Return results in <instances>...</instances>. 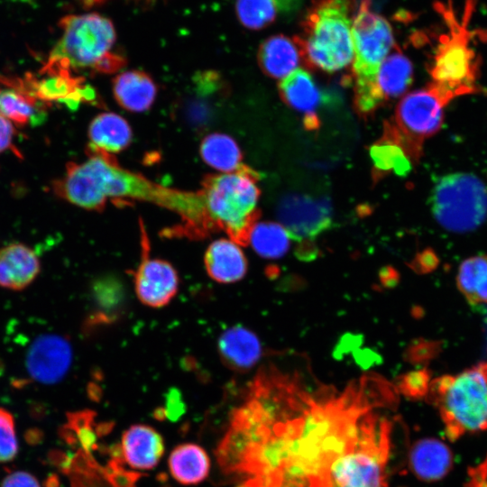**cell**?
I'll use <instances>...</instances> for the list:
<instances>
[{"mask_svg":"<svg viewBox=\"0 0 487 487\" xmlns=\"http://www.w3.org/2000/svg\"><path fill=\"white\" fill-rule=\"evenodd\" d=\"M446 105L430 86L407 94L393 118L385 123L381 138L400 146L410 161H417L424 140L440 129Z\"/></svg>","mask_w":487,"mask_h":487,"instance_id":"10","label":"cell"},{"mask_svg":"<svg viewBox=\"0 0 487 487\" xmlns=\"http://www.w3.org/2000/svg\"><path fill=\"white\" fill-rule=\"evenodd\" d=\"M303 61L300 48L293 38L272 35L263 41L258 51V63L269 77L284 78Z\"/></svg>","mask_w":487,"mask_h":487,"instance_id":"21","label":"cell"},{"mask_svg":"<svg viewBox=\"0 0 487 487\" xmlns=\"http://www.w3.org/2000/svg\"><path fill=\"white\" fill-rule=\"evenodd\" d=\"M249 243L260 256L276 259L288 251L289 235L280 224L259 222L252 229Z\"/></svg>","mask_w":487,"mask_h":487,"instance_id":"30","label":"cell"},{"mask_svg":"<svg viewBox=\"0 0 487 487\" xmlns=\"http://www.w3.org/2000/svg\"><path fill=\"white\" fill-rule=\"evenodd\" d=\"M472 4L469 0L462 23L457 22L452 10L438 4L449 32L440 37L436 46L429 69L432 77L429 86L446 104L455 97L477 91L478 60L471 46V32L466 22L470 18Z\"/></svg>","mask_w":487,"mask_h":487,"instance_id":"7","label":"cell"},{"mask_svg":"<svg viewBox=\"0 0 487 487\" xmlns=\"http://www.w3.org/2000/svg\"><path fill=\"white\" fill-rule=\"evenodd\" d=\"M391 423L372 410L361 419L357 438L333 465L330 487H387Z\"/></svg>","mask_w":487,"mask_h":487,"instance_id":"6","label":"cell"},{"mask_svg":"<svg viewBox=\"0 0 487 487\" xmlns=\"http://www.w3.org/2000/svg\"><path fill=\"white\" fill-rule=\"evenodd\" d=\"M430 201L435 219L454 233L473 231L487 217V187L472 174L453 173L440 178Z\"/></svg>","mask_w":487,"mask_h":487,"instance_id":"9","label":"cell"},{"mask_svg":"<svg viewBox=\"0 0 487 487\" xmlns=\"http://www.w3.org/2000/svg\"><path fill=\"white\" fill-rule=\"evenodd\" d=\"M377 171L386 172L394 170L398 173H405L410 169V161L402 149L392 142L381 138L371 150Z\"/></svg>","mask_w":487,"mask_h":487,"instance_id":"31","label":"cell"},{"mask_svg":"<svg viewBox=\"0 0 487 487\" xmlns=\"http://www.w3.org/2000/svg\"><path fill=\"white\" fill-rule=\"evenodd\" d=\"M454 455L447 445L437 438L418 440L409 452V466L419 480L435 482L443 479L452 469Z\"/></svg>","mask_w":487,"mask_h":487,"instance_id":"17","label":"cell"},{"mask_svg":"<svg viewBox=\"0 0 487 487\" xmlns=\"http://www.w3.org/2000/svg\"><path fill=\"white\" fill-rule=\"evenodd\" d=\"M428 386V377L425 372H413L404 376L400 389L407 396L419 398L427 393Z\"/></svg>","mask_w":487,"mask_h":487,"instance_id":"33","label":"cell"},{"mask_svg":"<svg viewBox=\"0 0 487 487\" xmlns=\"http://www.w3.org/2000/svg\"><path fill=\"white\" fill-rule=\"evenodd\" d=\"M41 272L37 253L29 245L11 243L0 248V287L19 291L30 286Z\"/></svg>","mask_w":487,"mask_h":487,"instance_id":"14","label":"cell"},{"mask_svg":"<svg viewBox=\"0 0 487 487\" xmlns=\"http://www.w3.org/2000/svg\"><path fill=\"white\" fill-rule=\"evenodd\" d=\"M0 487H41L37 479L26 472H14L8 474Z\"/></svg>","mask_w":487,"mask_h":487,"instance_id":"35","label":"cell"},{"mask_svg":"<svg viewBox=\"0 0 487 487\" xmlns=\"http://www.w3.org/2000/svg\"><path fill=\"white\" fill-rule=\"evenodd\" d=\"M202 160L211 168L230 173L243 164V153L236 142L225 133H214L207 135L199 148Z\"/></svg>","mask_w":487,"mask_h":487,"instance_id":"28","label":"cell"},{"mask_svg":"<svg viewBox=\"0 0 487 487\" xmlns=\"http://www.w3.org/2000/svg\"><path fill=\"white\" fill-rule=\"evenodd\" d=\"M142 257L135 271L133 282L139 300L151 308H161L170 302L179 289V275L166 260L150 258L147 239L142 231Z\"/></svg>","mask_w":487,"mask_h":487,"instance_id":"12","label":"cell"},{"mask_svg":"<svg viewBox=\"0 0 487 487\" xmlns=\"http://www.w3.org/2000/svg\"><path fill=\"white\" fill-rule=\"evenodd\" d=\"M154 80L141 70H128L113 79V94L117 104L130 112L147 111L157 95Z\"/></svg>","mask_w":487,"mask_h":487,"instance_id":"22","label":"cell"},{"mask_svg":"<svg viewBox=\"0 0 487 487\" xmlns=\"http://www.w3.org/2000/svg\"><path fill=\"white\" fill-rule=\"evenodd\" d=\"M61 36L43 67L55 69H90L109 55L116 40L113 23L96 14H70L60 22Z\"/></svg>","mask_w":487,"mask_h":487,"instance_id":"8","label":"cell"},{"mask_svg":"<svg viewBox=\"0 0 487 487\" xmlns=\"http://www.w3.org/2000/svg\"><path fill=\"white\" fill-rule=\"evenodd\" d=\"M279 92L288 106L304 115V124L308 129L318 127L317 110L324 97L307 70L297 69L282 78L279 84Z\"/></svg>","mask_w":487,"mask_h":487,"instance_id":"15","label":"cell"},{"mask_svg":"<svg viewBox=\"0 0 487 487\" xmlns=\"http://www.w3.org/2000/svg\"><path fill=\"white\" fill-rule=\"evenodd\" d=\"M14 133V124L0 114V153L13 146Z\"/></svg>","mask_w":487,"mask_h":487,"instance_id":"37","label":"cell"},{"mask_svg":"<svg viewBox=\"0 0 487 487\" xmlns=\"http://www.w3.org/2000/svg\"><path fill=\"white\" fill-rule=\"evenodd\" d=\"M165 446L162 436L147 425H133L122 436L121 453L133 468L151 470L160 462Z\"/></svg>","mask_w":487,"mask_h":487,"instance_id":"16","label":"cell"},{"mask_svg":"<svg viewBox=\"0 0 487 487\" xmlns=\"http://www.w3.org/2000/svg\"><path fill=\"white\" fill-rule=\"evenodd\" d=\"M260 175L243 164L230 173L207 175L198 191L209 233L223 230L240 245L249 243L257 223Z\"/></svg>","mask_w":487,"mask_h":487,"instance_id":"2","label":"cell"},{"mask_svg":"<svg viewBox=\"0 0 487 487\" xmlns=\"http://www.w3.org/2000/svg\"><path fill=\"white\" fill-rule=\"evenodd\" d=\"M456 284L471 305L487 304V255H475L463 261Z\"/></svg>","mask_w":487,"mask_h":487,"instance_id":"29","label":"cell"},{"mask_svg":"<svg viewBox=\"0 0 487 487\" xmlns=\"http://www.w3.org/2000/svg\"><path fill=\"white\" fill-rule=\"evenodd\" d=\"M217 349L224 364L237 372L252 368L262 354L258 337L241 326L225 329L218 338Z\"/></svg>","mask_w":487,"mask_h":487,"instance_id":"19","label":"cell"},{"mask_svg":"<svg viewBox=\"0 0 487 487\" xmlns=\"http://www.w3.org/2000/svg\"><path fill=\"white\" fill-rule=\"evenodd\" d=\"M354 107L368 116L381 106L375 81L382 61L394 47L391 24L371 9L370 0H361L352 24Z\"/></svg>","mask_w":487,"mask_h":487,"instance_id":"5","label":"cell"},{"mask_svg":"<svg viewBox=\"0 0 487 487\" xmlns=\"http://www.w3.org/2000/svg\"><path fill=\"white\" fill-rule=\"evenodd\" d=\"M72 362V348L61 335H44L35 339L26 355V369L32 379L52 384L61 380Z\"/></svg>","mask_w":487,"mask_h":487,"instance_id":"13","label":"cell"},{"mask_svg":"<svg viewBox=\"0 0 487 487\" xmlns=\"http://www.w3.org/2000/svg\"><path fill=\"white\" fill-rule=\"evenodd\" d=\"M277 215L289 237L300 243L311 242L332 224L330 201L307 194L284 197L278 206Z\"/></svg>","mask_w":487,"mask_h":487,"instance_id":"11","label":"cell"},{"mask_svg":"<svg viewBox=\"0 0 487 487\" xmlns=\"http://www.w3.org/2000/svg\"><path fill=\"white\" fill-rule=\"evenodd\" d=\"M354 5V0H312L294 37L308 67L335 72L353 61Z\"/></svg>","mask_w":487,"mask_h":487,"instance_id":"3","label":"cell"},{"mask_svg":"<svg viewBox=\"0 0 487 487\" xmlns=\"http://www.w3.org/2000/svg\"><path fill=\"white\" fill-rule=\"evenodd\" d=\"M172 477L183 485H196L205 481L210 470V460L203 447L193 443L177 446L169 456Z\"/></svg>","mask_w":487,"mask_h":487,"instance_id":"26","label":"cell"},{"mask_svg":"<svg viewBox=\"0 0 487 487\" xmlns=\"http://www.w3.org/2000/svg\"><path fill=\"white\" fill-rule=\"evenodd\" d=\"M396 400L375 377L336 391L262 372L231 417L246 446L239 471L245 479L236 487H330L331 469L354 444L363 417Z\"/></svg>","mask_w":487,"mask_h":487,"instance_id":"1","label":"cell"},{"mask_svg":"<svg viewBox=\"0 0 487 487\" xmlns=\"http://www.w3.org/2000/svg\"><path fill=\"white\" fill-rule=\"evenodd\" d=\"M185 412V405L181 400L180 394L172 390L167 394L166 409L163 411L164 417L170 421H177Z\"/></svg>","mask_w":487,"mask_h":487,"instance_id":"36","label":"cell"},{"mask_svg":"<svg viewBox=\"0 0 487 487\" xmlns=\"http://www.w3.org/2000/svg\"><path fill=\"white\" fill-rule=\"evenodd\" d=\"M80 1L85 6L90 7V6H93L95 5L100 4L104 0H80Z\"/></svg>","mask_w":487,"mask_h":487,"instance_id":"38","label":"cell"},{"mask_svg":"<svg viewBox=\"0 0 487 487\" xmlns=\"http://www.w3.org/2000/svg\"><path fill=\"white\" fill-rule=\"evenodd\" d=\"M46 106L22 87L13 85L0 87V114L16 126L35 124L41 121Z\"/></svg>","mask_w":487,"mask_h":487,"instance_id":"27","label":"cell"},{"mask_svg":"<svg viewBox=\"0 0 487 487\" xmlns=\"http://www.w3.org/2000/svg\"><path fill=\"white\" fill-rule=\"evenodd\" d=\"M393 51L382 61L375 81L381 105L401 96L413 79L410 60L394 46Z\"/></svg>","mask_w":487,"mask_h":487,"instance_id":"24","label":"cell"},{"mask_svg":"<svg viewBox=\"0 0 487 487\" xmlns=\"http://www.w3.org/2000/svg\"><path fill=\"white\" fill-rule=\"evenodd\" d=\"M194 85L195 95L182 105V115L189 125L202 129L212 116L216 95L224 96L225 86L221 77L212 70L195 76Z\"/></svg>","mask_w":487,"mask_h":487,"instance_id":"20","label":"cell"},{"mask_svg":"<svg viewBox=\"0 0 487 487\" xmlns=\"http://www.w3.org/2000/svg\"><path fill=\"white\" fill-rule=\"evenodd\" d=\"M109 473L113 487H134L138 479V474L127 472L120 466V460L111 463Z\"/></svg>","mask_w":487,"mask_h":487,"instance_id":"34","label":"cell"},{"mask_svg":"<svg viewBox=\"0 0 487 487\" xmlns=\"http://www.w3.org/2000/svg\"><path fill=\"white\" fill-rule=\"evenodd\" d=\"M204 264L211 279L225 284L240 280L247 271V261L239 244L225 238L217 239L208 245Z\"/></svg>","mask_w":487,"mask_h":487,"instance_id":"18","label":"cell"},{"mask_svg":"<svg viewBox=\"0 0 487 487\" xmlns=\"http://www.w3.org/2000/svg\"><path fill=\"white\" fill-rule=\"evenodd\" d=\"M427 394L451 441L487 429V359L457 374L436 379Z\"/></svg>","mask_w":487,"mask_h":487,"instance_id":"4","label":"cell"},{"mask_svg":"<svg viewBox=\"0 0 487 487\" xmlns=\"http://www.w3.org/2000/svg\"><path fill=\"white\" fill-rule=\"evenodd\" d=\"M87 144L96 150L114 154L126 149L132 141V129L128 122L112 112L96 115L88 126Z\"/></svg>","mask_w":487,"mask_h":487,"instance_id":"23","label":"cell"},{"mask_svg":"<svg viewBox=\"0 0 487 487\" xmlns=\"http://www.w3.org/2000/svg\"><path fill=\"white\" fill-rule=\"evenodd\" d=\"M303 0H236L235 13L240 23L250 30H261L281 16L299 10Z\"/></svg>","mask_w":487,"mask_h":487,"instance_id":"25","label":"cell"},{"mask_svg":"<svg viewBox=\"0 0 487 487\" xmlns=\"http://www.w3.org/2000/svg\"><path fill=\"white\" fill-rule=\"evenodd\" d=\"M18 453L14 418L4 408H0V463L13 460Z\"/></svg>","mask_w":487,"mask_h":487,"instance_id":"32","label":"cell"}]
</instances>
